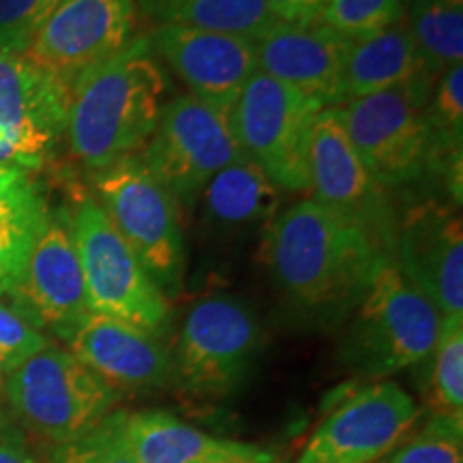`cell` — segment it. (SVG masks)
I'll return each instance as SVG.
<instances>
[{
  "mask_svg": "<svg viewBox=\"0 0 463 463\" xmlns=\"http://www.w3.org/2000/svg\"><path fill=\"white\" fill-rule=\"evenodd\" d=\"M262 251L283 298L317 322L350 314L386 256L358 225L314 200L279 211L266 225Z\"/></svg>",
  "mask_w": 463,
  "mask_h": 463,
  "instance_id": "1",
  "label": "cell"
},
{
  "mask_svg": "<svg viewBox=\"0 0 463 463\" xmlns=\"http://www.w3.org/2000/svg\"><path fill=\"white\" fill-rule=\"evenodd\" d=\"M167 78L148 37L89 71L71 89L65 142L90 172L137 155L165 108Z\"/></svg>",
  "mask_w": 463,
  "mask_h": 463,
  "instance_id": "2",
  "label": "cell"
},
{
  "mask_svg": "<svg viewBox=\"0 0 463 463\" xmlns=\"http://www.w3.org/2000/svg\"><path fill=\"white\" fill-rule=\"evenodd\" d=\"M350 314L341 354L356 373L373 380L427 361L442 324L436 305L405 279L391 256L375 264Z\"/></svg>",
  "mask_w": 463,
  "mask_h": 463,
  "instance_id": "3",
  "label": "cell"
},
{
  "mask_svg": "<svg viewBox=\"0 0 463 463\" xmlns=\"http://www.w3.org/2000/svg\"><path fill=\"white\" fill-rule=\"evenodd\" d=\"M3 384L17 419L54 447L99 427L120 399L67 347L52 344L5 373Z\"/></svg>",
  "mask_w": 463,
  "mask_h": 463,
  "instance_id": "4",
  "label": "cell"
},
{
  "mask_svg": "<svg viewBox=\"0 0 463 463\" xmlns=\"http://www.w3.org/2000/svg\"><path fill=\"white\" fill-rule=\"evenodd\" d=\"M95 191L97 204L161 292L176 294L184 273V236L178 202L170 191L150 174L140 155L95 172Z\"/></svg>",
  "mask_w": 463,
  "mask_h": 463,
  "instance_id": "5",
  "label": "cell"
},
{
  "mask_svg": "<svg viewBox=\"0 0 463 463\" xmlns=\"http://www.w3.org/2000/svg\"><path fill=\"white\" fill-rule=\"evenodd\" d=\"M71 215L90 314L114 317L159 335L170 324V303L95 198H82Z\"/></svg>",
  "mask_w": 463,
  "mask_h": 463,
  "instance_id": "6",
  "label": "cell"
},
{
  "mask_svg": "<svg viewBox=\"0 0 463 463\" xmlns=\"http://www.w3.org/2000/svg\"><path fill=\"white\" fill-rule=\"evenodd\" d=\"M320 103L262 71L251 75L230 112L242 155L279 191H309V148Z\"/></svg>",
  "mask_w": 463,
  "mask_h": 463,
  "instance_id": "7",
  "label": "cell"
},
{
  "mask_svg": "<svg viewBox=\"0 0 463 463\" xmlns=\"http://www.w3.org/2000/svg\"><path fill=\"white\" fill-rule=\"evenodd\" d=\"M431 90L391 89L339 106L350 142L382 189L431 174L433 142L425 106Z\"/></svg>",
  "mask_w": 463,
  "mask_h": 463,
  "instance_id": "8",
  "label": "cell"
},
{
  "mask_svg": "<svg viewBox=\"0 0 463 463\" xmlns=\"http://www.w3.org/2000/svg\"><path fill=\"white\" fill-rule=\"evenodd\" d=\"M140 157L174 200L189 204L215 174L245 155L230 114L184 95L165 103Z\"/></svg>",
  "mask_w": 463,
  "mask_h": 463,
  "instance_id": "9",
  "label": "cell"
},
{
  "mask_svg": "<svg viewBox=\"0 0 463 463\" xmlns=\"http://www.w3.org/2000/svg\"><path fill=\"white\" fill-rule=\"evenodd\" d=\"M260 345V324L245 303L211 297L189 309L172 354L178 386L195 399L230 395L245 380Z\"/></svg>",
  "mask_w": 463,
  "mask_h": 463,
  "instance_id": "10",
  "label": "cell"
},
{
  "mask_svg": "<svg viewBox=\"0 0 463 463\" xmlns=\"http://www.w3.org/2000/svg\"><path fill=\"white\" fill-rule=\"evenodd\" d=\"M71 90L22 54H0V165L34 172L65 142Z\"/></svg>",
  "mask_w": 463,
  "mask_h": 463,
  "instance_id": "11",
  "label": "cell"
},
{
  "mask_svg": "<svg viewBox=\"0 0 463 463\" xmlns=\"http://www.w3.org/2000/svg\"><path fill=\"white\" fill-rule=\"evenodd\" d=\"M419 416V403L397 382L364 384L317 422L298 463H375L412 433Z\"/></svg>",
  "mask_w": 463,
  "mask_h": 463,
  "instance_id": "12",
  "label": "cell"
},
{
  "mask_svg": "<svg viewBox=\"0 0 463 463\" xmlns=\"http://www.w3.org/2000/svg\"><path fill=\"white\" fill-rule=\"evenodd\" d=\"M309 191L314 202L361 228L386 256L395 236V213L354 144L347 137L339 106L317 114L309 148Z\"/></svg>",
  "mask_w": 463,
  "mask_h": 463,
  "instance_id": "13",
  "label": "cell"
},
{
  "mask_svg": "<svg viewBox=\"0 0 463 463\" xmlns=\"http://www.w3.org/2000/svg\"><path fill=\"white\" fill-rule=\"evenodd\" d=\"M136 14L133 0H65L22 56L71 90L136 39Z\"/></svg>",
  "mask_w": 463,
  "mask_h": 463,
  "instance_id": "14",
  "label": "cell"
},
{
  "mask_svg": "<svg viewBox=\"0 0 463 463\" xmlns=\"http://www.w3.org/2000/svg\"><path fill=\"white\" fill-rule=\"evenodd\" d=\"M9 298L37 331H48L61 341L71 337L90 314L67 208L50 211L24 275Z\"/></svg>",
  "mask_w": 463,
  "mask_h": 463,
  "instance_id": "15",
  "label": "cell"
},
{
  "mask_svg": "<svg viewBox=\"0 0 463 463\" xmlns=\"http://www.w3.org/2000/svg\"><path fill=\"white\" fill-rule=\"evenodd\" d=\"M391 260L442 316H463V223L455 206L416 202L397 217Z\"/></svg>",
  "mask_w": 463,
  "mask_h": 463,
  "instance_id": "16",
  "label": "cell"
},
{
  "mask_svg": "<svg viewBox=\"0 0 463 463\" xmlns=\"http://www.w3.org/2000/svg\"><path fill=\"white\" fill-rule=\"evenodd\" d=\"M148 43L189 95L230 114L258 71L253 37L187 26H155Z\"/></svg>",
  "mask_w": 463,
  "mask_h": 463,
  "instance_id": "17",
  "label": "cell"
},
{
  "mask_svg": "<svg viewBox=\"0 0 463 463\" xmlns=\"http://www.w3.org/2000/svg\"><path fill=\"white\" fill-rule=\"evenodd\" d=\"M253 42L258 71L303 92L322 108L344 103L347 39L324 24H288L277 20Z\"/></svg>",
  "mask_w": 463,
  "mask_h": 463,
  "instance_id": "18",
  "label": "cell"
},
{
  "mask_svg": "<svg viewBox=\"0 0 463 463\" xmlns=\"http://www.w3.org/2000/svg\"><path fill=\"white\" fill-rule=\"evenodd\" d=\"M65 344L114 391L157 389L174 373L170 350L157 335L108 316L89 314Z\"/></svg>",
  "mask_w": 463,
  "mask_h": 463,
  "instance_id": "19",
  "label": "cell"
},
{
  "mask_svg": "<svg viewBox=\"0 0 463 463\" xmlns=\"http://www.w3.org/2000/svg\"><path fill=\"white\" fill-rule=\"evenodd\" d=\"M127 442L137 463H275L269 450L217 438L174 414H127Z\"/></svg>",
  "mask_w": 463,
  "mask_h": 463,
  "instance_id": "20",
  "label": "cell"
},
{
  "mask_svg": "<svg viewBox=\"0 0 463 463\" xmlns=\"http://www.w3.org/2000/svg\"><path fill=\"white\" fill-rule=\"evenodd\" d=\"M433 84L436 78L416 50L405 17L384 31L347 43L344 103L391 89L431 90Z\"/></svg>",
  "mask_w": 463,
  "mask_h": 463,
  "instance_id": "21",
  "label": "cell"
},
{
  "mask_svg": "<svg viewBox=\"0 0 463 463\" xmlns=\"http://www.w3.org/2000/svg\"><path fill=\"white\" fill-rule=\"evenodd\" d=\"M200 195L206 222L228 232H264L279 215L281 191L247 157L215 174Z\"/></svg>",
  "mask_w": 463,
  "mask_h": 463,
  "instance_id": "22",
  "label": "cell"
},
{
  "mask_svg": "<svg viewBox=\"0 0 463 463\" xmlns=\"http://www.w3.org/2000/svg\"><path fill=\"white\" fill-rule=\"evenodd\" d=\"M155 26H187L258 37L277 17L269 0H133Z\"/></svg>",
  "mask_w": 463,
  "mask_h": 463,
  "instance_id": "23",
  "label": "cell"
},
{
  "mask_svg": "<svg viewBox=\"0 0 463 463\" xmlns=\"http://www.w3.org/2000/svg\"><path fill=\"white\" fill-rule=\"evenodd\" d=\"M50 206L31 176L0 195V298L20 283Z\"/></svg>",
  "mask_w": 463,
  "mask_h": 463,
  "instance_id": "24",
  "label": "cell"
},
{
  "mask_svg": "<svg viewBox=\"0 0 463 463\" xmlns=\"http://www.w3.org/2000/svg\"><path fill=\"white\" fill-rule=\"evenodd\" d=\"M408 31L433 78L463 61V0H416Z\"/></svg>",
  "mask_w": 463,
  "mask_h": 463,
  "instance_id": "25",
  "label": "cell"
},
{
  "mask_svg": "<svg viewBox=\"0 0 463 463\" xmlns=\"http://www.w3.org/2000/svg\"><path fill=\"white\" fill-rule=\"evenodd\" d=\"M430 358L438 414L463 416V316H442Z\"/></svg>",
  "mask_w": 463,
  "mask_h": 463,
  "instance_id": "26",
  "label": "cell"
},
{
  "mask_svg": "<svg viewBox=\"0 0 463 463\" xmlns=\"http://www.w3.org/2000/svg\"><path fill=\"white\" fill-rule=\"evenodd\" d=\"M389 463H463V416L436 412L392 450Z\"/></svg>",
  "mask_w": 463,
  "mask_h": 463,
  "instance_id": "27",
  "label": "cell"
},
{
  "mask_svg": "<svg viewBox=\"0 0 463 463\" xmlns=\"http://www.w3.org/2000/svg\"><path fill=\"white\" fill-rule=\"evenodd\" d=\"M403 17V0H328L320 24L347 42H356L397 24Z\"/></svg>",
  "mask_w": 463,
  "mask_h": 463,
  "instance_id": "28",
  "label": "cell"
},
{
  "mask_svg": "<svg viewBox=\"0 0 463 463\" xmlns=\"http://www.w3.org/2000/svg\"><path fill=\"white\" fill-rule=\"evenodd\" d=\"M127 412H112L84 438L56 447L50 463H137L125 431Z\"/></svg>",
  "mask_w": 463,
  "mask_h": 463,
  "instance_id": "29",
  "label": "cell"
},
{
  "mask_svg": "<svg viewBox=\"0 0 463 463\" xmlns=\"http://www.w3.org/2000/svg\"><path fill=\"white\" fill-rule=\"evenodd\" d=\"M65 0H0V54H24Z\"/></svg>",
  "mask_w": 463,
  "mask_h": 463,
  "instance_id": "30",
  "label": "cell"
},
{
  "mask_svg": "<svg viewBox=\"0 0 463 463\" xmlns=\"http://www.w3.org/2000/svg\"><path fill=\"white\" fill-rule=\"evenodd\" d=\"M50 345L48 337L33 326L20 311L0 303V367L5 373Z\"/></svg>",
  "mask_w": 463,
  "mask_h": 463,
  "instance_id": "31",
  "label": "cell"
},
{
  "mask_svg": "<svg viewBox=\"0 0 463 463\" xmlns=\"http://www.w3.org/2000/svg\"><path fill=\"white\" fill-rule=\"evenodd\" d=\"M328 0H269V7L279 22L288 24H320Z\"/></svg>",
  "mask_w": 463,
  "mask_h": 463,
  "instance_id": "32",
  "label": "cell"
},
{
  "mask_svg": "<svg viewBox=\"0 0 463 463\" xmlns=\"http://www.w3.org/2000/svg\"><path fill=\"white\" fill-rule=\"evenodd\" d=\"M0 463H43L14 427L0 420Z\"/></svg>",
  "mask_w": 463,
  "mask_h": 463,
  "instance_id": "33",
  "label": "cell"
},
{
  "mask_svg": "<svg viewBox=\"0 0 463 463\" xmlns=\"http://www.w3.org/2000/svg\"><path fill=\"white\" fill-rule=\"evenodd\" d=\"M24 178H28V172L17 170V167L0 165V195L7 194L11 187H15V184L24 181Z\"/></svg>",
  "mask_w": 463,
  "mask_h": 463,
  "instance_id": "34",
  "label": "cell"
},
{
  "mask_svg": "<svg viewBox=\"0 0 463 463\" xmlns=\"http://www.w3.org/2000/svg\"><path fill=\"white\" fill-rule=\"evenodd\" d=\"M3 382H5V372H3V367H0V389H3Z\"/></svg>",
  "mask_w": 463,
  "mask_h": 463,
  "instance_id": "35",
  "label": "cell"
},
{
  "mask_svg": "<svg viewBox=\"0 0 463 463\" xmlns=\"http://www.w3.org/2000/svg\"><path fill=\"white\" fill-rule=\"evenodd\" d=\"M414 3H416V0H403V7H405V9H408V7H410V5H414Z\"/></svg>",
  "mask_w": 463,
  "mask_h": 463,
  "instance_id": "36",
  "label": "cell"
}]
</instances>
